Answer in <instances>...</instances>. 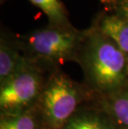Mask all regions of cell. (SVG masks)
I'll return each mask as SVG.
<instances>
[{"instance_id": "cell-1", "label": "cell", "mask_w": 128, "mask_h": 129, "mask_svg": "<svg viewBox=\"0 0 128 129\" xmlns=\"http://www.w3.org/2000/svg\"><path fill=\"white\" fill-rule=\"evenodd\" d=\"M77 61L89 90L98 97L128 84V57L96 26L84 32Z\"/></svg>"}, {"instance_id": "cell-2", "label": "cell", "mask_w": 128, "mask_h": 129, "mask_svg": "<svg viewBox=\"0 0 128 129\" xmlns=\"http://www.w3.org/2000/svg\"><path fill=\"white\" fill-rule=\"evenodd\" d=\"M88 97L86 89L67 74H52L46 81L38 103L42 128L62 129Z\"/></svg>"}, {"instance_id": "cell-3", "label": "cell", "mask_w": 128, "mask_h": 129, "mask_svg": "<svg viewBox=\"0 0 128 129\" xmlns=\"http://www.w3.org/2000/svg\"><path fill=\"white\" fill-rule=\"evenodd\" d=\"M84 35L70 27H54L37 29L23 38L22 45L28 53L27 56L37 62L60 63L77 60L79 49Z\"/></svg>"}, {"instance_id": "cell-4", "label": "cell", "mask_w": 128, "mask_h": 129, "mask_svg": "<svg viewBox=\"0 0 128 129\" xmlns=\"http://www.w3.org/2000/svg\"><path fill=\"white\" fill-rule=\"evenodd\" d=\"M46 81L37 62L30 63L0 84V115H15L38 105Z\"/></svg>"}, {"instance_id": "cell-5", "label": "cell", "mask_w": 128, "mask_h": 129, "mask_svg": "<svg viewBox=\"0 0 128 129\" xmlns=\"http://www.w3.org/2000/svg\"><path fill=\"white\" fill-rule=\"evenodd\" d=\"M98 108L119 129H128V84L98 97Z\"/></svg>"}, {"instance_id": "cell-6", "label": "cell", "mask_w": 128, "mask_h": 129, "mask_svg": "<svg viewBox=\"0 0 128 129\" xmlns=\"http://www.w3.org/2000/svg\"><path fill=\"white\" fill-rule=\"evenodd\" d=\"M62 129H119L104 112L97 108L80 106Z\"/></svg>"}, {"instance_id": "cell-7", "label": "cell", "mask_w": 128, "mask_h": 129, "mask_svg": "<svg viewBox=\"0 0 128 129\" xmlns=\"http://www.w3.org/2000/svg\"><path fill=\"white\" fill-rule=\"evenodd\" d=\"M31 59L23 55L13 43L2 35L0 40V84L27 67Z\"/></svg>"}, {"instance_id": "cell-8", "label": "cell", "mask_w": 128, "mask_h": 129, "mask_svg": "<svg viewBox=\"0 0 128 129\" xmlns=\"http://www.w3.org/2000/svg\"><path fill=\"white\" fill-rule=\"evenodd\" d=\"M95 26L128 57V21L116 13H111L103 15Z\"/></svg>"}, {"instance_id": "cell-9", "label": "cell", "mask_w": 128, "mask_h": 129, "mask_svg": "<svg viewBox=\"0 0 128 129\" xmlns=\"http://www.w3.org/2000/svg\"><path fill=\"white\" fill-rule=\"evenodd\" d=\"M0 116V129H43L38 105L19 114Z\"/></svg>"}, {"instance_id": "cell-10", "label": "cell", "mask_w": 128, "mask_h": 129, "mask_svg": "<svg viewBox=\"0 0 128 129\" xmlns=\"http://www.w3.org/2000/svg\"><path fill=\"white\" fill-rule=\"evenodd\" d=\"M42 11L49 20V25L54 27L72 26L67 11L61 0H29Z\"/></svg>"}, {"instance_id": "cell-11", "label": "cell", "mask_w": 128, "mask_h": 129, "mask_svg": "<svg viewBox=\"0 0 128 129\" xmlns=\"http://www.w3.org/2000/svg\"><path fill=\"white\" fill-rule=\"evenodd\" d=\"M114 13L128 21V0H107Z\"/></svg>"}]
</instances>
